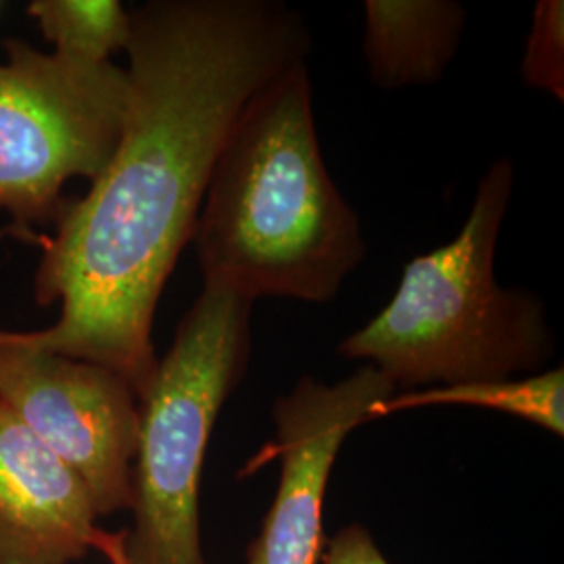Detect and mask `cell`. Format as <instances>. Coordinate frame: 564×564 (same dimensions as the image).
<instances>
[{
  "label": "cell",
  "instance_id": "7c38bea8",
  "mask_svg": "<svg viewBox=\"0 0 564 564\" xmlns=\"http://www.w3.org/2000/svg\"><path fill=\"white\" fill-rule=\"evenodd\" d=\"M521 76L531 88L564 99V4L563 0H540L527 36Z\"/></svg>",
  "mask_w": 564,
  "mask_h": 564
},
{
  "label": "cell",
  "instance_id": "6da1fadb",
  "mask_svg": "<svg viewBox=\"0 0 564 564\" xmlns=\"http://www.w3.org/2000/svg\"><path fill=\"white\" fill-rule=\"evenodd\" d=\"M128 109L118 149L88 195L65 203L34 281L61 302L51 351L123 377L139 402L158 370L153 318L214 165L256 95L312 48L276 0H153L130 11Z\"/></svg>",
  "mask_w": 564,
  "mask_h": 564
},
{
  "label": "cell",
  "instance_id": "277c9868",
  "mask_svg": "<svg viewBox=\"0 0 564 564\" xmlns=\"http://www.w3.org/2000/svg\"><path fill=\"white\" fill-rule=\"evenodd\" d=\"M253 303L205 286L139 402L134 524L126 564H205L199 524L205 452L251 354Z\"/></svg>",
  "mask_w": 564,
  "mask_h": 564
},
{
  "label": "cell",
  "instance_id": "4fadbf2b",
  "mask_svg": "<svg viewBox=\"0 0 564 564\" xmlns=\"http://www.w3.org/2000/svg\"><path fill=\"white\" fill-rule=\"evenodd\" d=\"M318 564H389L360 524H349L324 547Z\"/></svg>",
  "mask_w": 564,
  "mask_h": 564
},
{
  "label": "cell",
  "instance_id": "30bf717a",
  "mask_svg": "<svg viewBox=\"0 0 564 564\" xmlns=\"http://www.w3.org/2000/svg\"><path fill=\"white\" fill-rule=\"evenodd\" d=\"M429 405H470L496 410L538 424L552 435H564V370L563 366L542 370L521 379H491L473 383L426 387L405 393H393L377 403L375 416L383 419L395 412L429 408Z\"/></svg>",
  "mask_w": 564,
  "mask_h": 564
},
{
  "label": "cell",
  "instance_id": "9c48e42d",
  "mask_svg": "<svg viewBox=\"0 0 564 564\" xmlns=\"http://www.w3.org/2000/svg\"><path fill=\"white\" fill-rule=\"evenodd\" d=\"M364 15L368 76L383 90L442 80L466 21L454 0H366Z\"/></svg>",
  "mask_w": 564,
  "mask_h": 564
},
{
  "label": "cell",
  "instance_id": "52a82bcc",
  "mask_svg": "<svg viewBox=\"0 0 564 564\" xmlns=\"http://www.w3.org/2000/svg\"><path fill=\"white\" fill-rule=\"evenodd\" d=\"M398 393L375 366L362 364L339 383L303 377L274 403L276 440L249 464L281 458V484L249 564H318L324 552V494L345 437L377 421L375 408Z\"/></svg>",
  "mask_w": 564,
  "mask_h": 564
},
{
  "label": "cell",
  "instance_id": "5b68a950",
  "mask_svg": "<svg viewBox=\"0 0 564 564\" xmlns=\"http://www.w3.org/2000/svg\"><path fill=\"white\" fill-rule=\"evenodd\" d=\"M0 212L20 228L59 220L65 182L97 181L120 142L130 82L111 61L46 55L4 41Z\"/></svg>",
  "mask_w": 564,
  "mask_h": 564
},
{
  "label": "cell",
  "instance_id": "5bb4252c",
  "mask_svg": "<svg viewBox=\"0 0 564 564\" xmlns=\"http://www.w3.org/2000/svg\"><path fill=\"white\" fill-rule=\"evenodd\" d=\"M123 538H126V533L118 535V540L105 552L113 564H126V561H123Z\"/></svg>",
  "mask_w": 564,
  "mask_h": 564
},
{
  "label": "cell",
  "instance_id": "ba28073f",
  "mask_svg": "<svg viewBox=\"0 0 564 564\" xmlns=\"http://www.w3.org/2000/svg\"><path fill=\"white\" fill-rule=\"evenodd\" d=\"M80 475L0 403V564H72L118 535Z\"/></svg>",
  "mask_w": 564,
  "mask_h": 564
},
{
  "label": "cell",
  "instance_id": "8fae6325",
  "mask_svg": "<svg viewBox=\"0 0 564 564\" xmlns=\"http://www.w3.org/2000/svg\"><path fill=\"white\" fill-rule=\"evenodd\" d=\"M28 13L55 44V53L80 59L111 61V53L126 51L132 34L130 11L116 0H36Z\"/></svg>",
  "mask_w": 564,
  "mask_h": 564
},
{
  "label": "cell",
  "instance_id": "3957f363",
  "mask_svg": "<svg viewBox=\"0 0 564 564\" xmlns=\"http://www.w3.org/2000/svg\"><path fill=\"white\" fill-rule=\"evenodd\" d=\"M512 188V162L491 163L458 237L403 268L393 300L339 343L343 358L405 391L542 372L556 349L544 302L494 272Z\"/></svg>",
  "mask_w": 564,
  "mask_h": 564
},
{
  "label": "cell",
  "instance_id": "8992f818",
  "mask_svg": "<svg viewBox=\"0 0 564 564\" xmlns=\"http://www.w3.org/2000/svg\"><path fill=\"white\" fill-rule=\"evenodd\" d=\"M0 403L80 475L97 517L132 506L139 398L118 372L0 328Z\"/></svg>",
  "mask_w": 564,
  "mask_h": 564
},
{
  "label": "cell",
  "instance_id": "7a4b0ae2",
  "mask_svg": "<svg viewBox=\"0 0 564 564\" xmlns=\"http://www.w3.org/2000/svg\"><path fill=\"white\" fill-rule=\"evenodd\" d=\"M193 241L203 284L251 303L330 302L362 263L360 218L326 170L305 61L270 82L235 121Z\"/></svg>",
  "mask_w": 564,
  "mask_h": 564
}]
</instances>
